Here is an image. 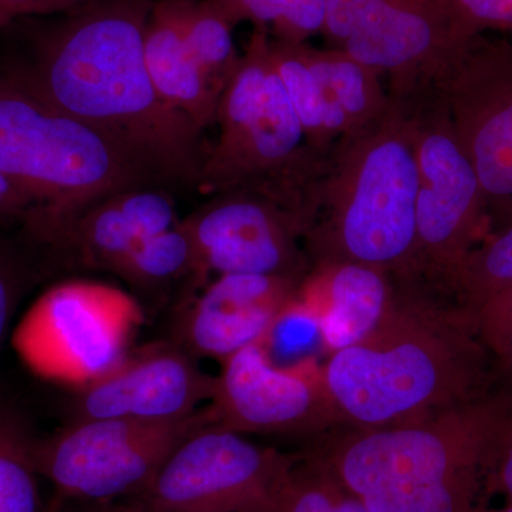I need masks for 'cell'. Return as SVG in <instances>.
<instances>
[{
	"instance_id": "6da1fadb",
	"label": "cell",
	"mask_w": 512,
	"mask_h": 512,
	"mask_svg": "<svg viewBox=\"0 0 512 512\" xmlns=\"http://www.w3.org/2000/svg\"><path fill=\"white\" fill-rule=\"evenodd\" d=\"M144 30L119 10L86 16L35 66L13 73L113 141L158 187H198L210 146L204 130L158 96L144 59Z\"/></svg>"
},
{
	"instance_id": "7a4b0ae2",
	"label": "cell",
	"mask_w": 512,
	"mask_h": 512,
	"mask_svg": "<svg viewBox=\"0 0 512 512\" xmlns=\"http://www.w3.org/2000/svg\"><path fill=\"white\" fill-rule=\"evenodd\" d=\"M343 427L426 420L498 387L470 312L427 289L396 285L375 329L322 366Z\"/></svg>"
},
{
	"instance_id": "3957f363",
	"label": "cell",
	"mask_w": 512,
	"mask_h": 512,
	"mask_svg": "<svg viewBox=\"0 0 512 512\" xmlns=\"http://www.w3.org/2000/svg\"><path fill=\"white\" fill-rule=\"evenodd\" d=\"M379 120L345 134L320 154L303 247L311 266L359 264L400 286H417L419 190L406 104L389 89Z\"/></svg>"
},
{
	"instance_id": "277c9868",
	"label": "cell",
	"mask_w": 512,
	"mask_h": 512,
	"mask_svg": "<svg viewBox=\"0 0 512 512\" xmlns=\"http://www.w3.org/2000/svg\"><path fill=\"white\" fill-rule=\"evenodd\" d=\"M505 399L498 386L426 420L343 427L302 454L322 463L369 512H476L490 503L488 450Z\"/></svg>"
},
{
	"instance_id": "5b68a950",
	"label": "cell",
	"mask_w": 512,
	"mask_h": 512,
	"mask_svg": "<svg viewBox=\"0 0 512 512\" xmlns=\"http://www.w3.org/2000/svg\"><path fill=\"white\" fill-rule=\"evenodd\" d=\"M0 175L40 241L94 202L158 187L113 141L13 72L0 73Z\"/></svg>"
},
{
	"instance_id": "8992f818",
	"label": "cell",
	"mask_w": 512,
	"mask_h": 512,
	"mask_svg": "<svg viewBox=\"0 0 512 512\" xmlns=\"http://www.w3.org/2000/svg\"><path fill=\"white\" fill-rule=\"evenodd\" d=\"M214 124L218 138L205 157L198 188L255 190L302 212L320 154L305 134L271 59V43L256 35L222 90Z\"/></svg>"
},
{
	"instance_id": "52a82bcc",
	"label": "cell",
	"mask_w": 512,
	"mask_h": 512,
	"mask_svg": "<svg viewBox=\"0 0 512 512\" xmlns=\"http://www.w3.org/2000/svg\"><path fill=\"white\" fill-rule=\"evenodd\" d=\"M412 128L419 190L417 285L444 295L448 281L487 235L483 188L434 82L390 83Z\"/></svg>"
},
{
	"instance_id": "ba28073f",
	"label": "cell",
	"mask_w": 512,
	"mask_h": 512,
	"mask_svg": "<svg viewBox=\"0 0 512 512\" xmlns=\"http://www.w3.org/2000/svg\"><path fill=\"white\" fill-rule=\"evenodd\" d=\"M143 322L140 303L123 289L67 281L47 289L22 313L10 345L33 375L83 389L126 360Z\"/></svg>"
},
{
	"instance_id": "9c48e42d",
	"label": "cell",
	"mask_w": 512,
	"mask_h": 512,
	"mask_svg": "<svg viewBox=\"0 0 512 512\" xmlns=\"http://www.w3.org/2000/svg\"><path fill=\"white\" fill-rule=\"evenodd\" d=\"M208 423H214L208 406L170 421H72L36 440V470L55 487L60 501L137 498L175 448Z\"/></svg>"
},
{
	"instance_id": "30bf717a",
	"label": "cell",
	"mask_w": 512,
	"mask_h": 512,
	"mask_svg": "<svg viewBox=\"0 0 512 512\" xmlns=\"http://www.w3.org/2000/svg\"><path fill=\"white\" fill-rule=\"evenodd\" d=\"M298 456L205 424L137 497L161 512H276Z\"/></svg>"
},
{
	"instance_id": "8fae6325",
	"label": "cell",
	"mask_w": 512,
	"mask_h": 512,
	"mask_svg": "<svg viewBox=\"0 0 512 512\" xmlns=\"http://www.w3.org/2000/svg\"><path fill=\"white\" fill-rule=\"evenodd\" d=\"M322 32L393 83L436 82L473 42L440 0H326Z\"/></svg>"
},
{
	"instance_id": "7c38bea8",
	"label": "cell",
	"mask_w": 512,
	"mask_h": 512,
	"mask_svg": "<svg viewBox=\"0 0 512 512\" xmlns=\"http://www.w3.org/2000/svg\"><path fill=\"white\" fill-rule=\"evenodd\" d=\"M208 407L215 424L244 436L293 437L308 446L343 429L322 367L311 360L279 365L262 342L222 362Z\"/></svg>"
},
{
	"instance_id": "4fadbf2b",
	"label": "cell",
	"mask_w": 512,
	"mask_h": 512,
	"mask_svg": "<svg viewBox=\"0 0 512 512\" xmlns=\"http://www.w3.org/2000/svg\"><path fill=\"white\" fill-rule=\"evenodd\" d=\"M197 275H265L303 282L312 266L303 247L305 218L265 192H215L183 221Z\"/></svg>"
},
{
	"instance_id": "5bb4252c",
	"label": "cell",
	"mask_w": 512,
	"mask_h": 512,
	"mask_svg": "<svg viewBox=\"0 0 512 512\" xmlns=\"http://www.w3.org/2000/svg\"><path fill=\"white\" fill-rule=\"evenodd\" d=\"M483 188L488 232L512 224V49L471 42L437 79Z\"/></svg>"
},
{
	"instance_id": "9a60e30c",
	"label": "cell",
	"mask_w": 512,
	"mask_h": 512,
	"mask_svg": "<svg viewBox=\"0 0 512 512\" xmlns=\"http://www.w3.org/2000/svg\"><path fill=\"white\" fill-rule=\"evenodd\" d=\"M181 346L154 343L131 352L103 379L80 390L73 420L170 421L191 416L214 399L208 375Z\"/></svg>"
},
{
	"instance_id": "2e32d148",
	"label": "cell",
	"mask_w": 512,
	"mask_h": 512,
	"mask_svg": "<svg viewBox=\"0 0 512 512\" xmlns=\"http://www.w3.org/2000/svg\"><path fill=\"white\" fill-rule=\"evenodd\" d=\"M302 282L265 275H220L205 285L181 320L185 352L225 362L264 342Z\"/></svg>"
},
{
	"instance_id": "e0dca14e",
	"label": "cell",
	"mask_w": 512,
	"mask_h": 512,
	"mask_svg": "<svg viewBox=\"0 0 512 512\" xmlns=\"http://www.w3.org/2000/svg\"><path fill=\"white\" fill-rule=\"evenodd\" d=\"M396 295L392 276L359 264L313 266L293 302L312 316L330 353L376 328Z\"/></svg>"
},
{
	"instance_id": "ac0fdd59",
	"label": "cell",
	"mask_w": 512,
	"mask_h": 512,
	"mask_svg": "<svg viewBox=\"0 0 512 512\" xmlns=\"http://www.w3.org/2000/svg\"><path fill=\"white\" fill-rule=\"evenodd\" d=\"M144 59L161 97L201 130L214 124L220 96L212 90L185 39L178 5L160 6L144 30Z\"/></svg>"
},
{
	"instance_id": "d6986e66",
	"label": "cell",
	"mask_w": 512,
	"mask_h": 512,
	"mask_svg": "<svg viewBox=\"0 0 512 512\" xmlns=\"http://www.w3.org/2000/svg\"><path fill=\"white\" fill-rule=\"evenodd\" d=\"M305 55L330 106L345 121L346 134L369 126L389 109V89L376 70L336 49L319 52L305 47Z\"/></svg>"
},
{
	"instance_id": "ffe728a7",
	"label": "cell",
	"mask_w": 512,
	"mask_h": 512,
	"mask_svg": "<svg viewBox=\"0 0 512 512\" xmlns=\"http://www.w3.org/2000/svg\"><path fill=\"white\" fill-rule=\"evenodd\" d=\"M271 59L301 123L306 144L316 153H323L348 130L312 72L305 47L293 42L271 45Z\"/></svg>"
},
{
	"instance_id": "44dd1931",
	"label": "cell",
	"mask_w": 512,
	"mask_h": 512,
	"mask_svg": "<svg viewBox=\"0 0 512 512\" xmlns=\"http://www.w3.org/2000/svg\"><path fill=\"white\" fill-rule=\"evenodd\" d=\"M35 443L15 410L0 406V512H46L35 466Z\"/></svg>"
},
{
	"instance_id": "7402d4cb",
	"label": "cell",
	"mask_w": 512,
	"mask_h": 512,
	"mask_svg": "<svg viewBox=\"0 0 512 512\" xmlns=\"http://www.w3.org/2000/svg\"><path fill=\"white\" fill-rule=\"evenodd\" d=\"M512 291V224L488 232L468 252L446 286L444 295L471 309L491 296Z\"/></svg>"
},
{
	"instance_id": "603a6c76",
	"label": "cell",
	"mask_w": 512,
	"mask_h": 512,
	"mask_svg": "<svg viewBox=\"0 0 512 512\" xmlns=\"http://www.w3.org/2000/svg\"><path fill=\"white\" fill-rule=\"evenodd\" d=\"M114 274L143 288L173 284L188 274H197L194 244L183 221L177 227L140 238Z\"/></svg>"
},
{
	"instance_id": "cb8c5ba5",
	"label": "cell",
	"mask_w": 512,
	"mask_h": 512,
	"mask_svg": "<svg viewBox=\"0 0 512 512\" xmlns=\"http://www.w3.org/2000/svg\"><path fill=\"white\" fill-rule=\"evenodd\" d=\"M184 35L192 56L215 93L221 97L225 84L237 69L231 19L220 5H178Z\"/></svg>"
},
{
	"instance_id": "d4e9b609",
	"label": "cell",
	"mask_w": 512,
	"mask_h": 512,
	"mask_svg": "<svg viewBox=\"0 0 512 512\" xmlns=\"http://www.w3.org/2000/svg\"><path fill=\"white\" fill-rule=\"evenodd\" d=\"M276 512H369L322 463L301 454Z\"/></svg>"
},
{
	"instance_id": "484cf974",
	"label": "cell",
	"mask_w": 512,
	"mask_h": 512,
	"mask_svg": "<svg viewBox=\"0 0 512 512\" xmlns=\"http://www.w3.org/2000/svg\"><path fill=\"white\" fill-rule=\"evenodd\" d=\"M500 386L512 390V291L467 309Z\"/></svg>"
},
{
	"instance_id": "4316f807",
	"label": "cell",
	"mask_w": 512,
	"mask_h": 512,
	"mask_svg": "<svg viewBox=\"0 0 512 512\" xmlns=\"http://www.w3.org/2000/svg\"><path fill=\"white\" fill-rule=\"evenodd\" d=\"M124 214L138 237L148 238L177 227L173 191L160 187H141L119 192Z\"/></svg>"
},
{
	"instance_id": "83f0119b",
	"label": "cell",
	"mask_w": 512,
	"mask_h": 512,
	"mask_svg": "<svg viewBox=\"0 0 512 512\" xmlns=\"http://www.w3.org/2000/svg\"><path fill=\"white\" fill-rule=\"evenodd\" d=\"M495 423L487 461L488 494H503L512 504V390Z\"/></svg>"
},
{
	"instance_id": "f1b7e54d",
	"label": "cell",
	"mask_w": 512,
	"mask_h": 512,
	"mask_svg": "<svg viewBox=\"0 0 512 512\" xmlns=\"http://www.w3.org/2000/svg\"><path fill=\"white\" fill-rule=\"evenodd\" d=\"M468 36L478 29L512 28V0H440Z\"/></svg>"
},
{
	"instance_id": "f546056e",
	"label": "cell",
	"mask_w": 512,
	"mask_h": 512,
	"mask_svg": "<svg viewBox=\"0 0 512 512\" xmlns=\"http://www.w3.org/2000/svg\"><path fill=\"white\" fill-rule=\"evenodd\" d=\"M25 288V269L6 249L0 248V348L10 338L20 298Z\"/></svg>"
},
{
	"instance_id": "4dcf8cb0",
	"label": "cell",
	"mask_w": 512,
	"mask_h": 512,
	"mask_svg": "<svg viewBox=\"0 0 512 512\" xmlns=\"http://www.w3.org/2000/svg\"><path fill=\"white\" fill-rule=\"evenodd\" d=\"M218 5L224 9L229 19L242 16L259 25H275L281 30L288 0H220Z\"/></svg>"
},
{
	"instance_id": "1f68e13d",
	"label": "cell",
	"mask_w": 512,
	"mask_h": 512,
	"mask_svg": "<svg viewBox=\"0 0 512 512\" xmlns=\"http://www.w3.org/2000/svg\"><path fill=\"white\" fill-rule=\"evenodd\" d=\"M57 512H161L137 498L111 501H59Z\"/></svg>"
},
{
	"instance_id": "d6a6232c",
	"label": "cell",
	"mask_w": 512,
	"mask_h": 512,
	"mask_svg": "<svg viewBox=\"0 0 512 512\" xmlns=\"http://www.w3.org/2000/svg\"><path fill=\"white\" fill-rule=\"evenodd\" d=\"M77 0H0V8L8 18L20 13H43L69 8Z\"/></svg>"
},
{
	"instance_id": "836d02e7",
	"label": "cell",
	"mask_w": 512,
	"mask_h": 512,
	"mask_svg": "<svg viewBox=\"0 0 512 512\" xmlns=\"http://www.w3.org/2000/svg\"><path fill=\"white\" fill-rule=\"evenodd\" d=\"M13 212L20 214L18 200L0 175V214H13Z\"/></svg>"
},
{
	"instance_id": "e575fe53",
	"label": "cell",
	"mask_w": 512,
	"mask_h": 512,
	"mask_svg": "<svg viewBox=\"0 0 512 512\" xmlns=\"http://www.w3.org/2000/svg\"><path fill=\"white\" fill-rule=\"evenodd\" d=\"M476 512H512V504L507 503L503 508L491 507L490 503L481 505Z\"/></svg>"
},
{
	"instance_id": "d590c367",
	"label": "cell",
	"mask_w": 512,
	"mask_h": 512,
	"mask_svg": "<svg viewBox=\"0 0 512 512\" xmlns=\"http://www.w3.org/2000/svg\"><path fill=\"white\" fill-rule=\"evenodd\" d=\"M8 16L5 15V13H3V10L2 8H0V20H3V22H6V20H8Z\"/></svg>"
},
{
	"instance_id": "8d00e7d4",
	"label": "cell",
	"mask_w": 512,
	"mask_h": 512,
	"mask_svg": "<svg viewBox=\"0 0 512 512\" xmlns=\"http://www.w3.org/2000/svg\"><path fill=\"white\" fill-rule=\"evenodd\" d=\"M46 512H57V504L52 505V507H50Z\"/></svg>"
},
{
	"instance_id": "74e56055",
	"label": "cell",
	"mask_w": 512,
	"mask_h": 512,
	"mask_svg": "<svg viewBox=\"0 0 512 512\" xmlns=\"http://www.w3.org/2000/svg\"><path fill=\"white\" fill-rule=\"evenodd\" d=\"M2 23H3V20H0V25H2Z\"/></svg>"
}]
</instances>
